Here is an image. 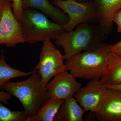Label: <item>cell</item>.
I'll return each instance as SVG.
<instances>
[{
	"label": "cell",
	"mask_w": 121,
	"mask_h": 121,
	"mask_svg": "<svg viewBox=\"0 0 121 121\" xmlns=\"http://www.w3.org/2000/svg\"><path fill=\"white\" fill-rule=\"evenodd\" d=\"M5 50L1 51L0 57V90H2V87L6 83L8 82L13 78L26 77L34 72L32 71L26 72L14 69L7 64L4 56Z\"/></svg>",
	"instance_id": "9a60e30c"
},
{
	"label": "cell",
	"mask_w": 121,
	"mask_h": 121,
	"mask_svg": "<svg viewBox=\"0 0 121 121\" xmlns=\"http://www.w3.org/2000/svg\"><path fill=\"white\" fill-rule=\"evenodd\" d=\"M2 90L19 100L30 118L34 117L49 99L45 86L37 70H34L31 76L24 81L6 83Z\"/></svg>",
	"instance_id": "7a4b0ae2"
},
{
	"label": "cell",
	"mask_w": 121,
	"mask_h": 121,
	"mask_svg": "<svg viewBox=\"0 0 121 121\" xmlns=\"http://www.w3.org/2000/svg\"><path fill=\"white\" fill-rule=\"evenodd\" d=\"M30 118L24 110H11L0 102V121H29Z\"/></svg>",
	"instance_id": "e0dca14e"
},
{
	"label": "cell",
	"mask_w": 121,
	"mask_h": 121,
	"mask_svg": "<svg viewBox=\"0 0 121 121\" xmlns=\"http://www.w3.org/2000/svg\"><path fill=\"white\" fill-rule=\"evenodd\" d=\"M23 9L33 8L40 10L57 23L62 25L69 21L68 16L48 0H22Z\"/></svg>",
	"instance_id": "7c38bea8"
},
{
	"label": "cell",
	"mask_w": 121,
	"mask_h": 121,
	"mask_svg": "<svg viewBox=\"0 0 121 121\" xmlns=\"http://www.w3.org/2000/svg\"><path fill=\"white\" fill-rule=\"evenodd\" d=\"M105 86L107 88H111L113 89H118L121 90V83L115 85H105Z\"/></svg>",
	"instance_id": "603a6c76"
},
{
	"label": "cell",
	"mask_w": 121,
	"mask_h": 121,
	"mask_svg": "<svg viewBox=\"0 0 121 121\" xmlns=\"http://www.w3.org/2000/svg\"><path fill=\"white\" fill-rule=\"evenodd\" d=\"M107 88L99 80H90L86 86L82 87L74 97L86 112H97L101 105Z\"/></svg>",
	"instance_id": "9c48e42d"
},
{
	"label": "cell",
	"mask_w": 121,
	"mask_h": 121,
	"mask_svg": "<svg viewBox=\"0 0 121 121\" xmlns=\"http://www.w3.org/2000/svg\"><path fill=\"white\" fill-rule=\"evenodd\" d=\"M99 81L105 85L121 83V56L111 52L108 65Z\"/></svg>",
	"instance_id": "5bb4252c"
},
{
	"label": "cell",
	"mask_w": 121,
	"mask_h": 121,
	"mask_svg": "<svg viewBox=\"0 0 121 121\" xmlns=\"http://www.w3.org/2000/svg\"><path fill=\"white\" fill-rule=\"evenodd\" d=\"M64 60V56L51 40L43 41L39 61L34 70L39 72L45 86L52 77L65 70Z\"/></svg>",
	"instance_id": "8992f818"
},
{
	"label": "cell",
	"mask_w": 121,
	"mask_h": 121,
	"mask_svg": "<svg viewBox=\"0 0 121 121\" xmlns=\"http://www.w3.org/2000/svg\"><path fill=\"white\" fill-rule=\"evenodd\" d=\"M4 0L8 1H9V2H12L13 1V0Z\"/></svg>",
	"instance_id": "cb8c5ba5"
},
{
	"label": "cell",
	"mask_w": 121,
	"mask_h": 121,
	"mask_svg": "<svg viewBox=\"0 0 121 121\" xmlns=\"http://www.w3.org/2000/svg\"><path fill=\"white\" fill-rule=\"evenodd\" d=\"M19 22L25 42L30 44L56 39L66 32L63 25L52 22L43 13L29 9H24Z\"/></svg>",
	"instance_id": "277c9868"
},
{
	"label": "cell",
	"mask_w": 121,
	"mask_h": 121,
	"mask_svg": "<svg viewBox=\"0 0 121 121\" xmlns=\"http://www.w3.org/2000/svg\"><path fill=\"white\" fill-rule=\"evenodd\" d=\"M12 10L15 17L19 22L23 11L22 0H13Z\"/></svg>",
	"instance_id": "ac0fdd59"
},
{
	"label": "cell",
	"mask_w": 121,
	"mask_h": 121,
	"mask_svg": "<svg viewBox=\"0 0 121 121\" xmlns=\"http://www.w3.org/2000/svg\"><path fill=\"white\" fill-rule=\"evenodd\" d=\"M4 3V0H0V21L3 14Z\"/></svg>",
	"instance_id": "7402d4cb"
},
{
	"label": "cell",
	"mask_w": 121,
	"mask_h": 121,
	"mask_svg": "<svg viewBox=\"0 0 121 121\" xmlns=\"http://www.w3.org/2000/svg\"><path fill=\"white\" fill-rule=\"evenodd\" d=\"M99 27L105 38L113 30L112 17L121 9V0H95Z\"/></svg>",
	"instance_id": "8fae6325"
},
{
	"label": "cell",
	"mask_w": 121,
	"mask_h": 121,
	"mask_svg": "<svg viewBox=\"0 0 121 121\" xmlns=\"http://www.w3.org/2000/svg\"><path fill=\"white\" fill-rule=\"evenodd\" d=\"M111 52L114 54L121 56V40L114 45H111Z\"/></svg>",
	"instance_id": "44dd1931"
},
{
	"label": "cell",
	"mask_w": 121,
	"mask_h": 121,
	"mask_svg": "<svg viewBox=\"0 0 121 121\" xmlns=\"http://www.w3.org/2000/svg\"><path fill=\"white\" fill-rule=\"evenodd\" d=\"M112 21L117 24L118 31L121 33V9L116 12L113 15Z\"/></svg>",
	"instance_id": "d6986e66"
},
{
	"label": "cell",
	"mask_w": 121,
	"mask_h": 121,
	"mask_svg": "<svg viewBox=\"0 0 121 121\" xmlns=\"http://www.w3.org/2000/svg\"><path fill=\"white\" fill-rule=\"evenodd\" d=\"M86 112L74 97L62 103L54 121H83Z\"/></svg>",
	"instance_id": "4fadbf2b"
},
{
	"label": "cell",
	"mask_w": 121,
	"mask_h": 121,
	"mask_svg": "<svg viewBox=\"0 0 121 121\" xmlns=\"http://www.w3.org/2000/svg\"><path fill=\"white\" fill-rule=\"evenodd\" d=\"M54 5L67 13V23L63 25L66 32L73 30L80 24L97 21L98 12L95 2H80L76 0H54Z\"/></svg>",
	"instance_id": "5b68a950"
},
{
	"label": "cell",
	"mask_w": 121,
	"mask_h": 121,
	"mask_svg": "<svg viewBox=\"0 0 121 121\" xmlns=\"http://www.w3.org/2000/svg\"><path fill=\"white\" fill-rule=\"evenodd\" d=\"M25 43L20 24L13 11L12 3L4 1L0 21V45L5 44L7 47L12 48L17 44Z\"/></svg>",
	"instance_id": "52a82bcc"
},
{
	"label": "cell",
	"mask_w": 121,
	"mask_h": 121,
	"mask_svg": "<svg viewBox=\"0 0 121 121\" xmlns=\"http://www.w3.org/2000/svg\"><path fill=\"white\" fill-rule=\"evenodd\" d=\"M12 95L4 90H0V102L4 104H8Z\"/></svg>",
	"instance_id": "ffe728a7"
},
{
	"label": "cell",
	"mask_w": 121,
	"mask_h": 121,
	"mask_svg": "<svg viewBox=\"0 0 121 121\" xmlns=\"http://www.w3.org/2000/svg\"><path fill=\"white\" fill-rule=\"evenodd\" d=\"M105 38L98 25L85 23L78 25L75 30L60 34L55 43L63 48L67 60L82 52L95 49Z\"/></svg>",
	"instance_id": "3957f363"
},
{
	"label": "cell",
	"mask_w": 121,
	"mask_h": 121,
	"mask_svg": "<svg viewBox=\"0 0 121 121\" xmlns=\"http://www.w3.org/2000/svg\"><path fill=\"white\" fill-rule=\"evenodd\" d=\"M111 45L103 42L96 48L66 60L65 70L76 78L99 80L108 65Z\"/></svg>",
	"instance_id": "6da1fadb"
},
{
	"label": "cell",
	"mask_w": 121,
	"mask_h": 121,
	"mask_svg": "<svg viewBox=\"0 0 121 121\" xmlns=\"http://www.w3.org/2000/svg\"><path fill=\"white\" fill-rule=\"evenodd\" d=\"M68 71L61 72L45 85V89L49 99L65 100L74 97L82 87V83Z\"/></svg>",
	"instance_id": "ba28073f"
},
{
	"label": "cell",
	"mask_w": 121,
	"mask_h": 121,
	"mask_svg": "<svg viewBox=\"0 0 121 121\" xmlns=\"http://www.w3.org/2000/svg\"><path fill=\"white\" fill-rule=\"evenodd\" d=\"M93 113L99 121H121V90L107 88L101 105Z\"/></svg>",
	"instance_id": "30bf717a"
},
{
	"label": "cell",
	"mask_w": 121,
	"mask_h": 121,
	"mask_svg": "<svg viewBox=\"0 0 121 121\" xmlns=\"http://www.w3.org/2000/svg\"><path fill=\"white\" fill-rule=\"evenodd\" d=\"M79 0L82 1H84L87 0Z\"/></svg>",
	"instance_id": "d4e9b609"
},
{
	"label": "cell",
	"mask_w": 121,
	"mask_h": 121,
	"mask_svg": "<svg viewBox=\"0 0 121 121\" xmlns=\"http://www.w3.org/2000/svg\"><path fill=\"white\" fill-rule=\"evenodd\" d=\"M64 100L48 99L29 121H52Z\"/></svg>",
	"instance_id": "2e32d148"
}]
</instances>
